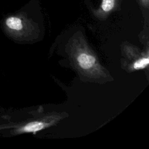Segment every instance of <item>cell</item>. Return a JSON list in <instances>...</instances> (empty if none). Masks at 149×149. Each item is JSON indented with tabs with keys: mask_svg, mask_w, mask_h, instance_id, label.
Listing matches in <instances>:
<instances>
[{
	"mask_svg": "<svg viewBox=\"0 0 149 149\" xmlns=\"http://www.w3.org/2000/svg\"><path fill=\"white\" fill-rule=\"evenodd\" d=\"M46 126V124L42 121H34L28 123L20 129H18V132L20 133H29L39 131L44 129Z\"/></svg>",
	"mask_w": 149,
	"mask_h": 149,
	"instance_id": "3957f363",
	"label": "cell"
},
{
	"mask_svg": "<svg viewBox=\"0 0 149 149\" xmlns=\"http://www.w3.org/2000/svg\"><path fill=\"white\" fill-rule=\"evenodd\" d=\"M149 63V59L148 57H144L137 59L133 65V68L134 70H140L144 69L147 66Z\"/></svg>",
	"mask_w": 149,
	"mask_h": 149,
	"instance_id": "277c9868",
	"label": "cell"
},
{
	"mask_svg": "<svg viewBox=\"0 0 149 149\" xmlns=\"http://www.w3.org/2000/svg\"><path fill=\"white\" fill-rule=\"evenodd\" d=\"M77 61L80 68L86 70H92L97 64L95 58L86 52L79 54L77 57Z\"/></svg>",
	"mask_w": 149,
	"mask_h": 149,
	"instance_id": "7a4b0ae2",
	"label": "cell"
},
{
	"mask_svg": "<svg viewBox=\"0 0 149 149\" xmlns=\"http://www.w3.org/2000/svg\"><path fill=\"white\" fill-rule=\"evenodd\" d=\"M143 1L146 3V5H148V0H143Z\"/></svg>",
	"mask_w": 149,
	"mask_h": 149,
	"instance_id": "5b68a950",
	"label": "cell"
},
{
	"mask_svg": "<svg viewBox=\"0 0 149 149\" xmlns=\"http://www.w3.org/2000/svg\"><path fill=\"white\" fill-rule=\"evenodd\" d=\"M4 24L6 28L12 32H20L25 29L27 21L21 16H10L5 19Z\"/></svg>",
	"mask_w": 149,
	"mask_h": 149,
	"instance_id": "6da1fadb",
	"label": "cell"
}]
</instances>
